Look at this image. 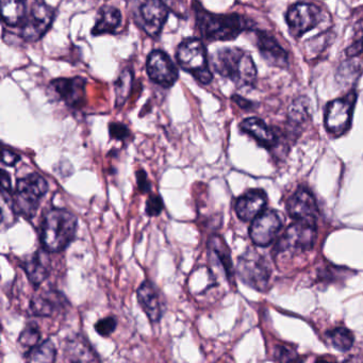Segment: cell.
Wrapping results in <instances>:
<instances>
[{"label": "cell", "instance_id": "6da1fadb", "mask_svg": "<svg viewBox=\"0 0 363 363\" xmlns=\"http://www.w3.org/2000/svg\"><path fill=\"white\" fill-rule=\"evenodd\" d=\"M192 9L197 30L205 41H231L250 29V21L239 14L211 13L197 0H193Z\"/></svg>", "mask_w": 363, "mask_h": 363}, {"label": "cell", "instance_id": "7a4b0ae2", "mask_svg": "<svg viewBox=\"0 0 363 363\" xmlns=\"http://www.w3.org/2000/svg\"><path fill=\"white\" fill-rule=\"evenodd\" d=\"M212 67L223 78L230 80L237 88H252L257 80V67L248 52L237 48L216 50Z\"/></svg>", "mask_w": 363, "mask_h": 363}, {"label": "cell", "instance_id": "3957f363", "mask_svg": "<svg viewBox=\"0 0 363 363\" xmlns=\"http://www.w3.org/2000/svg\"><path fill=\"white\" fill-rule=\"evenodd\" d=\"M77 218L65 209L54 208L46 212L41 226V243L48 252L65 250L75 239Z\"/></svg>", "mask_w": 363, "mask_h": 363}, {"label": "cell", "instance_id": "277c9868", "mask_svg": "<svg viewBox=\"0 0 363 363\" xmlns=\"http://www.w3.org/2000/svg\"><path fill=\"white\" fill-rule=\"evenodd\" d=\"M180 69L190 73L199 84H209L213 79L208 61L207 48L203 40L197 38L184 40L176 52Z\"/></svg>", "mask_w": 363, "mask_h": 363}, {"label": "cell", "instance_id": "5b68a950", "mask_svg": "<svg viewBox=\"0 0 363 363\" xmlns=\"http://www.w3.org/2000/svg\"><path fill=\"white\" fill-rule=\"evenodd\" d=\"M48 191V182L39 174H29L21 178L16 184V193L12 196L14 211L25 218H33Z\"/></svg>", "mask_w": 363, "mask_h": 363}, {"label": "cell", "instance_id": "8992f818", "mask_svg": "<svg viewBox=\"0 0 363 363\" xmlns=\"http://www.w3.org/2000/svg\"><path fill=\"white\" fill-rule=\"evenodd\" d=\"M315 239V225L296 220L286 228V233L278 240L274 256L275 258L293 257L299 252L311 250Z\"/></svg>", "mask_w": 363, "mask_h": 363}, {"label": "cell", "instance_id": "52a82bcc", "mask_svg": "<svg viewBox=\"0 0 363 363\" xmlns=\"http://www.w3.org/2000/svg\"><path fill=\"white\" fill-rule=\"evenodd\" d=\"M133 18L146 35L157 38L169 18V9L161 0H135Z\"/></svg>", "mask_w": 363, "mask_h": 363}, {"label": "cell", "instance_id": "ba28073f", "mask_svg": "<svg viewBox=\"0 0 363 363\" xmlns=\"http://www.w3.org/2000/svg\"><path fill=\"white\" fill-rule=\"evenodd\" d=\"M238 275L247 286L258 291H264L269 286L271 272L267 260L256 250H250L240 257Z\"/></svg>", "mask_w": 363, "mask_h": 363}, {"label": "cell", "instance_id": "9c48e42d", "mask_svg": "<svg viewBox=\"0 0 363 363\" xmlns=\"http://www.w3.org/2000/svg\"><path fill=\"white\" fill-rule=\"evenodd\" d=\"M55 16V10L44 0H35L24 24L21 26V37L28 43L39 41L50 30Z\"/></svg>", "mask_w": 363, "mask_h": 363}, {"label": "cell", "instance_id": "30bf717a", "mask_svg": "<svg viewBox=\"0 0 363 363\" xmlns=\"http://www.w3.org/2000/svg\"><path fill=\"white\" fill-rule=\"evenodd\" d=\"M356 94L350 93L346 97L335 99L327 105L325 112V127L335 137L347 133L352 125Z\"/></svg>", "mask_w": 363, "mask_h": 363}, {"label": "cell", "instance_id": "8fae6325", "mask_svg": "<svg viewBox=\"0 0 363 363\" xmlns=\"http://www.w3.org/2000/svg\"><path fill=\"white\" fill-rule=\"evenodd\" d=\"M86 80L82 77L58 78L48 84V94L67 107L79 109L86 103Z\"/></svg>", "mask_w": 363, "mask_h": 363}, {"label": "cell", "instance_id": "7c38bea8", "mask_svg": "<svg viewBox=\"0 0 363 363\" xmlns=\"http://www.w3.org/2000/svg\"><path fill=\"white\" fill-rule=\"evenodd\" d=\"M286 21L293 37L301 38L320 25L322 11L313 4H295L286 12Z\"/></svg>", "mask_w": 363, "mask_h": 363}, {"label": "cell", "instance_id": "4fadbf2b", "mask_svg": "<svg viewBox=\"0 0 363 363\" xmlns=\"http://www.w3.org/2000/svg\"><path fill=\"white\" fill-rule=\"evenodd\" d=\"M146 72L152 82L163 88H171L179 77L177 67L162 50H152L148 55Z\"/></svg>", "mask_w": 363, "mask_h": 363}, {"label": "cell", "instance_id": "5bb4252c", "mask_svg": "<svg viewBox=\"0 0 363 363\" xmlns=\"http://www.w3.org/2000/svg\"><path fill=\"white\" fill-rule=\"evenodd\" d=\"M282 220L279 214L273 210H267L252 220L250 235L254 244L258 246L269 245L277 238L282 228Z\"/></svg>", "mask_w": 363, "mask_h": 363}, {"label": "cell", "instance_id": "9a60e30c", "mask_svg": "<svg viewBox=\"0 0 363 363\" xmlns=\"http://www.w3.org/2000/svg\"><path fill=\"white\" fill-rule=\"evenodd\" d=\"M286 209L291 218L301 222L315 225L318 208L313 195L306 190L298 189L286 203Z\"/></svg>", "mask_w": 363, "mask_h": 363}, {"label": "cell", "instance_id": "2e32d148", "mask_svg": "<svg viewBox=\"0 0 363 363\" xmlns=\"http://www.w3.org/2000/svg\"><path fill=\"white\" fill-rule=\"evenodd\" d=\"M256 46L261 57L271 67H279V69H286L288 67V52L272 35H267L263 31H257Z\"/></svg>", "mask_w": 363, "mask_h": 363}, {"label": "cell", "instance_id": "e0dca14e", "mask_svg": "<svg viewBox=\"0 0 363 363\" xmlns=\"http://www.w3.org/2000/svg\"><path fill=\"white\" fill-rule=\"evenodd\" d=\"M67 299L58 291L48 290L38 293L31 299L30 309L37 316H52L67 307Z\"/></svg>", "mask_w": 363, "mask_h": 363}, {"label": "cell", "instance_id": "ac0fdd59", "mask_svg": "<svg viewBox=\"0 0 363 363\" xmlns=\"http://www.w3.org/2000/svg\"><path fill=\"white\" fill-rule=\"evenodd\" d=\"M267 196L262 190L248 191L238 199L235 203V213L242 220H252L264 211Z\"/></svg>", "mask_w": 363, "mask_h": 363}, {"label": "cell", "instance_id": "d6986e66", "mask_svg": "<svg viewBox=\"0 0 363 363\" xmlns=\"http://www.w3.org/2000/svg\"><path fill=\"white\" fill-rule=\"evenodd\" d=\"M140 306L150 318V322L158 323L162 316V303L156 286L152 282L144 281L137 291Z\"/></svg>", "mask_w": 363, "mask_h": 363}, {"label": "cell", "instance_id": "ffe728a7", "mask_svg": "<svg viewBox=\"0 0 363 363\" xmlns=\"http://www.w3.org/2000/svg\"><path fill=\"white\" fill-rule=\"evenodd\" d=\"M122 12L111 6H105L99 9L96 22L91 33L93 37L103 35H113L122 25Z\"/></svg>", "mask_w": 363, "mask_h": 363}, {"label": "cell", "instance_id": "44dd1931", "mask_svg": "<svg viewBox=\"0 0 363 363\" xmlns=\"http://www.w3.org/2000/svg\"><path fill=\"white\" fill-rule=\"evenodd\" d=\"M240 128L243 133L254 138L259 144L264 147H273L277 142L275 133L260 118H246L240 125Z\"/></svg>", "mask_w": 363, "mask_h": 363}, {"label": "cell", "instance_id": "7402d4cb", "mask_svg": "<svg viewBox=\"0 0 363 363\" xmlns=\"http://www.w3.org/2000/svg\"><path fill=\"white\" fill-rule=\"evenodd\" d=\"M46 252L48 250H45L44 252H38L31 260L27 261L24 267L29 280L37 288L50 276V259Z\"/></svg>", "mask_w": 363, "mask_h": 363}, {"label": "cell", "instance_id": "603a6c76", "mask_svg": "<svg viewBox=\"0 0 363 363\" xmlns=\"http://www.w3.org/2000/svg\"><path fill=\"white\" fill-rule=\"evenodd\" d=\"M27 16L26 0H1V18L7 26H22Z\"/></svg>", "mask_w": 363, "mask_h": 363}, {"label": "cell", "instance_id": "cb8c5ba5", "mask_svg": "<svg viewBox=\"0 0 363 363\" xmlns=\"http://www.w3.org/2000/svg\"><path fill=\"white\" fill-rule=\"evenodd\" d=\"M65 352H67V360L74 361V362L99 360L94 350L84 337H75L71 340L65 347Z\"/></svg>", "mask_w": 363, "mask_h": 363}, {"label": "cell", "instance_id": "d4e9b609", "mask_svg": "<svg viewBox=\"0 0 363 363\" xmlns=\"http://www.w3.org/2000/svg\"><path fill=\"white\" fill-rule=\"evenodd\" d=\"M133 80H135V76L130 69H125L121 72L120 76L114 84L116 108H122L128 101L133 92Z\"/></svg>", "mask_w": 363, "mask_h": 363}, {"label": "cell", "instance_id": "484cf974", "mask_svg": "<svg viewBox=\"0 0 363 363\" xmlns=\"http://www.w3.org/2000/svg\"><path fill=\"white\" fill-rule=\"evenodd\" d=\"M208 246H209L210 252H214L216 256L218 257V261H220L222 267H224L227 277H233V271L230 250H229L228 246L225 243L223 238L218 237V235H213L208 242Z\"/></svg>", "mask_w": 363, "mask_h": 363}, {"label": "cell", "instance_id": "4316f807", "mask_svg": "<svg viewBox=\"0 0 363 363\" xmlns=\"http://www.w3.org/2000/svg\"><path fill=\"white\" fill-rule=\"evenodd\" d=\"M57 352L54 343L46 340L40 345L35 346L27 352V360L31 362H54L56 360Z\"/></svg>", "mask_w": 363, "mask_h": 363}, {"label": "cell", "instance_id": "83f0119b", "mask_svg": "<svg viewBox=\"0 0 363 363\" xmlns=\"http://www.w3.org/2000/svg\"><path fill=\"white\" fill-rule=\"evenodd\" d=\"M331 344L340 352H347L354 343V337L348 329L339 327L327 333Z\"/></svg>", "mask_w": 363, "mask_h": 363}, {"label": "cell", "instance_id": "f1b7e54d", "mask_svg": "<svg viewBox=\"0 0 363 363\" xmlns=\"http://www.w3.org/2000/svg\"><path fill=\"white\" fill-rule=\"evenodd\" d=\"M309 112V101L306 97H298L293 101L289 109V121L292 124L298 125L305 122Z\"/></svg>", "mask_w": 363, "mask_h": 363}, {"label": "cell", "instance_id": "f546056e", "mask_svg": "<svg viewBox=\"0 0 363 363\" xmlns=\"http://www.w3.org/2000/svg\"><path fill=\"white\" fill-rule=\"evenodd\" d=\"M331 35L329 33H322L318 37L306 42V54L309 55L310 58H313L316 55L322 54L330 43Z\"/></svg>", "mask_w": 363, "mask_h": 363}, {"label": "cell", "instance_id": "4dcf8cb0", "mask_svg": "<svg viewBox=\"0 0 363 363\" xmlns=\"http://www.w3.org/2000/svg\"><path fill=\"white\" fill-rule=\"evenodd\" d=\"M363 52V21L356 24L354 29L352 43L346 48V56L348 58H354Z\"/></svg>", "mask_w": 363, "mask_h": 363}, {"label": "cell", "instance_id": "1f68e13d", "mask_svg": "<svg viewBox=\"0 0 363 363\" xmlns=\"http://www.w3.org/2000/svg\"><path fill=\"white\" fill-rule=\"evenodd\" d=\"M41 340V333L35 325H28L21 333L18 342L25 347L33 348L38 345Z\"/></svg>", "mask_w": 363, "mask_h": 363}, {"label": "cell", "instance_id": "d6a6232c", "mask_svg": "<svg viewBox=\"0 0 363 363\" xmlns=\"http://www.w3.org/2000/svg\"><path fill=\"white\" fill-rule=\"evenodd\" d=\"M118 327V320L113 316H107V318H101L95 324V330L101 337H109L116 331Z\"/></svg>", "mask_w": 363, "mask_h": 363}, {"label": "cell", "instance_id": "836d02e7", "mask_svg": "<svg viewBox=\"0 0 363 363\" xmlns=\"http://www.w3.org/2000/svg\"><path fill=\"white\" fill-rule=\"evenodd\" d=\"M163 208H164V203H163L162 199L159 195H152L146 201L145 212L148 216L155 218V216H160Z\"/></svg>", "mask_w": 363, "mask_h": 363}, {"label": "cell", "instance_id": "e575fe53", "mask_svg": "<svg viewBox=\"0 0 363 363\" xmlns=\"http://www.w3.org/2000/svg\"><path fill=\"white\" fill-rule=\"evenodd\" d=\"M109 133L111 139L123 141L129 137L130 131L126 125L121 124V123H111L109 125Z\"/></svg>", "mask_w": 363, "mask_h": 363}, {"label": "cell", "instance_id": "d590c367", "mask_svg": "<svg viewBox=\"0 0 363 363\" xmlns=\"http://www.w3.org/2000/svg\"><path fill=\"white\" fill-rule=\"evenodd\" d=\"M135 178H137L138 189H139L140 192L145 194V193H150L152 191V184H150L147 173L145 171L139 169L135 173Z\"/></svg>", "mask_w": 363, "mask_h": 363}, {"label": "cell", "instance_id": "8d00e7d4", "mask_svg": "<svg viewBox=\"0 0 363 363\" xmlns=\"http://www.w3.org/2000/svg\"><path fill=\"white\" fill-rule=\"evenodd\" d=\"M20 161V156L12 150H3V163L5 165H9V167H13L16 163Z\"/></svg>", "mask_w": 363, "mask_h": 363}, {"label": "cell", "instance_id": "74e56055", "mask_svg": "<svg viewBox=\"0 0 363 363\" xmlns=\"http://www.w3.org/2000/svg\"><path fill=\"white\" fill-rule=\"evenodd\" d=\"M1 189H3V194L11 193V179H10L9 174L5 169L1 171Z\"/></svg>", "mask_w": 363, "mask_h": 363}, {"label": "cell", "instance_id": "f35d334b", "mask_svg": "<svg viewBox=\"0 0 363 363\" xmlns=\"http://www.w3.org/2000/svg\"><path fill=\"white\" fill-rule=\"evenodd\" d=\"M169 10L175 12V13L179 14L180 11H182V0H161Z\"/></svg>", "mask_w": 363, "mask_h": 363}, {"label": "cell", "instance_id": "ab89813d", "mask_svg": "<svg viewBox=\"0 0 363 363\" xmlns=\"http://www.w3.org/2000/svg\"><path fill=\"white\" fill-rule=\"evenodd\" d=\"M233 101L239 106L240 108L244 110L252 109V101H247V99H243V97L239 96V95H235L233 96Z\"/></svg>", "mask_w": 363, "mask_h": 363}]
</instances>
